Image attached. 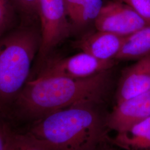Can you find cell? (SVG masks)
I'll list each match as a JSON object with an SVG mask.
<instances>
[{"mask_svg": "<svg viewBox=\"0 0 150 150\" xmlns=\"http://www.w3.org/2000/svg\"><path fill=\"white\" fill-rule=\"evenodd\" d=\"M110 83L108 70L83 79L35 77L27 82L9 111L18 118L34 122L76 105L98 103L106 94Z\"/></svg>", "mask_w": 150, "mask_h": 150, "instance_id": "6da1fadb", "label": "cell"}, {"mask_svg": "<svg viewBox=\"0 0 150 150\" xmlns=\"http://www.w3.org/2000/svg\"><path fill=\"white\" fill-rule=\"evenodd\" d=\"M98 103L76 105L34 122L30 133L52 150H97L107 139L106 115Z\"/></svg>", "mask_w": 150, "mask_h": 150, "instance_id": "7a4b0ae2", "label": "cell"}, {"mask_svg": "<svg viewBox=\"0 0 150 150\" xmlns=\"http://www.w3.org/2000/svg\"><path fill=\"white\" fill-rule=\"evenodd\" d=\"M40 42L38 20L20 22L0 37V113L8 112L30 80Z\"/></svg>", "mask_w": 150, "mask_h": 150, "instance_id": "3957f363", "label": "cell"}, {"mask_svg": "<svg viewBox=\"0 0 150 150\" xmlns=\"http://www.w3.org/2000/svg\"><path fill=\"white\" fill-rule=\"evenodd\" d=\"M68 18L64 0L39 1L38 18L41 42L33 73L37 74L50 54L70 35L71 25Z\"/></svg>", "mask_w": 150, "mask_h": 150, "instance_id": "277c9868", "label": "cell"}, {"mask_svg": "<svg viewBox=\"0 0 150 150\" xmlns=\"http://www.w3.org/2000/svg\"><path fill=\"white\" fill-rule=\"evenodd\" d=\"M114 64L113 60L97 59L90 54L82 52L68 57L48 59L33 78L63 76L72 79H83L109 70Z\"/></svg>", "mask_w": 150, "mask_h": 150, "instance_id": "5b68a950", "label": "cell"}, {"mask_svg": "<svg viewBox=\"0 0 150 150\" xmlns=\"http://www.w3.org/2000/svg\"><path fill=\"white\" fill-rule=\"evenodd\" d=\"M95 25L97 31L127 37L149 25L130 6L115 1L103 6Z\"/></svg>", "mask_w": 150, "mask_h": 150, "instance_id": "8992f818", "label": "cell"}, {"mask_svg": "<svg viewBox=\"0 0 150 150\" xmlns=\"http://www.w3.org/2000/svg\"><path fill=\"white\" fill-rule=\"evenodd\" d=\"M150 116V90L116 103L106 115L108 129L117 132L129 129Z\"/></svg>", "mask_w": 150, "mask_h": 150, "instance_id": "52a82bcc", "label": "cell"}, {"mask_svg": "<svg viewBox=\"0 0 150 150\" xmlns=\"http://www.w3.org/2000/svg\"><path fill=\"white\" fill-rule=\"evenodd\" d=\"M124 71L116 93V103L150 90V54Z\"/></svg>", "mask_w": 150, "mask_h": 150, "instance_id": "ba28073f", "label": "cell"}, {"mask_svg": "<svg viewBox=\"0 0 150 150\" xmlns=\"http://www.w3.org/2000/svg\"><path fill=\"white\" fill-rule=\"evenodd\" d=\"M126 37L110 32L97 31L85 36L77 42V48L97 59H116Z\"/></svg>", "mask_w": 150, "mask_h": 150, "instance_id": "9c48e42d", "label": "cell"}, {"mask_svg": "<svg viewBox=\"0 0 150 150\" xmlns=\"http://www.w3.org/2000/svg\"><path fill=\"white\" fill-rule=\"evenodd\" d=\"M109 141L125 150H150V116L129 129L117 132Z\"/></svg>", "mask_w": 150, "mask_h": 150, "instance_id": "30bf717a", "label": "cell"}, {"mask_svg": "<svg viewBox=\"0 0 150 150\" xmlns=\"http://www.w3.org/2000/svg\"><path fill=\"white\" fill-rule=\"evenodd\" d=\"M71 21L82 26L95 20L103 7V0H64Z\"/></svg>", "mask_w": 150, "mask_h": 150, "instance_id": "8fae6325", "label": "cell"}, {"mask_svg": "<svg viewBox=\"0 0 150 150\" xmlns=\"http://www.w3.org/2000/svg\"><path fill=\"white\" fill-rule=\"evenodd\" d=\"M150 54V25L125 38L116 59H139Z\"/></svg>", "mask_w": 150, "mask_h": 150, "instance_id": "7c38bea8", "label": "cell"}, {"mask_svg": "<svg viewBox=\"0 0 150 150\" xmlns=\"http://www.w3.org/2000/svg\"><path fill=\"white\" fill-rule=\"evenodd\" d=\"M5 131V150H52L41 139L27 132L13 131L4 125Z\"/></svg>", "mask_w": 150, "mask_h": 150, "instance_id": "4fadbf2b", "label": "cell"}, {"mask_svg": "<svg viewBox=\"0 0 150 150\" xmlns=\"http://www.w3.org/2000/svg\"><path fill=\"white\" fill-rule=\"evenodd\" d=\"M20 22V18L11 0H0V37Z\"/></svg>", "mask_w": 150, "mask_h": 150, "instance_id": "5bb4252c", "label": "cell"}, {"mask_svg": "<svg viewBox=\"0 0 150 150\" xmlns=\"http://www.w3.org/2000/svg\"><path fill=\"white\" fill-rule=\"evenodd\" d=\"M40 0H11L20 22L38 20V6Z\"/></svg>", "mask_w": 150, "mask_h": 150, "instance_id": "9a60e30c", "label": "cell"}, {"mask_svg": "<svg viewBox=\"0 0 150 150\" xmlns=\"http://www.w3.org/2000/svg\"><path fill=\"white\" fill-rule=\"evenodd\" d=\"M132 8L150 25V0H121Z\"/></svg>", "mask_w": 150, "mask_h": 150, "instance_id": "2e32d148", "label": "cell"}, {"mask_svg": "<svg viewBox=\"0 0 150 150\" xmlns=\"http://www.w3.org/2000/svg\"><path fill=\"white\" fill-rule=\"evenodd\" d=\"M5 131L4 124L0 123V150H5Z\"/></svg>", "mask_w": 150, "mask_h": 150, "instance_id": "e0dca14e", "label": "cell"}, {"mask_svg": "<svg viewBox=\"0 0 150 150\" xmlns=\"http://www.w3.org/2000/svg\"><path fill=\"white\" fill-rule=\"evenodd\" d=\"M115 1H120V2H121V0H115Z\"/></svg>", "mask_w": 150, "mask_h": 150, "instance_id": "ac0fdd59", "label": "cell"}]
</instances>
